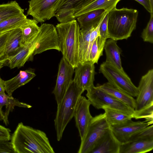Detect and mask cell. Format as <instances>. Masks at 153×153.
Here are the masks:
<instances>
[{
	"label": "cell",
	"mask_w": 153,
	"mask_h": 153,
	"mask_svg": "<svg viewBox=\"0 0 153 153\" xmlns=\"http://www.w3.org/2000/svg\"><path fill=\"white\" fill-rule=\"evenodd\" d=\"M16 153H54L44 131L19 123L10 138Z\"/></svg>",
	"instance_id": "6da1fadb"
},
{
	"label": "cell",
	"mask_w": 153,
	"mask_h": 153,
	"mask_svg": "<svg viewBox=\"0 0 153 153\" xmlns=\"http://www.w3.org/2000/svg\"><path fill=\"white\" fill-rule=\"evenodd\" d=\"M138 12L136 9L115 7L108 13V38L115 41L127 39L135 29Z\"/></svg>",
	"instance_id": "7a4b0ae2"
},
{
	"label": "cell",
	"mask_w": 153,
	"mask_h": 153,
	"mask_svg": "<svg viewBox=\"0 0 153 153\" xmlns=\"http://www.w3.org/2000/svg\"><path fill=\"white\" fill-rule=\"evenodd\" d=\"M55 27L60 51L63 57L75 68L79 63V41L80 29L79 24L75 19L60 23Z\"/></svg>",
	"instance_id": "3957f363"
},
{
	"label": "cell",
	"mask_w": 153,
	"mask_h": 153,
	"mask_svg": "<svg viewBox=\"0 0 153 153\" xmlns=\"http://www.w3.org/2000/svg\"><path fill=\"white\" fill-rule=\"evenodd\" d=\"M84 92L73 81L62 100L57 105L54 124L58 141L62 139L67 125L74 117L78 100Z\"/></svg>",
	"instance_id": "277c9868"
},
{
	"label": "cell",
	"mask_w": 153,
	"mask_h": 153,
	"mask_svg": "<svg viewBox=\"0 0 153 153\" xmlns=\"http://www.w3.org/2000/svg\"><path fill=\"white\" fill-rule=\"evenodd\" d=\"M133 115L136 119L144 118L153 123V69L149 70L141 77L138 87Z\"/></svg>",
	"instance_id": "5b68a950"
},
{
	"label": "cell",
	"mask_w": 153,
	"mask_h": 153,
	"mask_svg": "<svg viewBox=\"0 0 153 153\" xmlns=\"http://www.w3.org/2000/svg\"><path fill=\"white\" fill-rule=\"evenodd\" d=\"M99 71L108 82L132 97H137L139 93L138 88L133 84L123 69H120L112 64L105 61L100 65Z\"/></svg>",
	"instance_id": "8992f818"
},
{
	"label": "cell",
	"mask_w": 153,
	"mask_h": 153,
	"mask_svg": "<svg viewBox=\"0 0 153 153\" xmlns=\"http://www.w3.org/2000/svg\"><path fill=\"white\" fill-rule=\"evenodd\" d=\"M86 96L91 105L97 109L107 106L118 110L133 117L134 109L97 87L93 85L87 91Z\"/></svg>",
	"instance_id": "52a82bcc"
},
{
	"label": "cell",
	"mask_w": 153,
	"mask_h": 153,
	"mask_svg": "<svg viewBox=\"0 0 153 153\" xmlns=\"http://www.w3.org/2000/svg\"><path fill=\"white\" fill-rule=\"evenodd\" d=\"M110 128L104 113L93 117L78 153H90L97 142Z\"/></svg>",
	"instance_id": "ba28073f"
},
{
	"label": "cell",
	"mask_w": 153,
	"mask_h": 153,
	"mask_svg": "<svg viewBox=\"0 0 153 153\" xmlns=\"http://www.w3.org/2000/svg\"><path fill=\"white\" fill-rule=\"evenodd\" d=\"M62 0H31L28 1L27 15H30L38 23H42L55 16Z\"/></svg>",
	"instance_id": "9c48e42d"
},
{
	"label": "cell",
	"mask_w": 153,
	"mask_h": 153,
	"mask_svg": "<svg viewBox=\"0 0 153 153\" xmlns=\"http://www.w3.org/2000/svg\"><path fill=\"white\" fill-rule=\"evenodd\" d=\"M39 27V38L36 44L33 56L51 49L60 51L56 27L52 24L43 23Z\"/></svg>",
	"instance_id": "30bf717a"
},
{
	"label": "cell",
	"mask_w": 153,
	"mask_h": 153,
	"mask_svg": "<svg viewBox=\"0 0 153 153\" xmlns=\"http://www.w3.org/2000/svg\"><path fill=\"white\" fill-rule=\"evenodd\" d=\"M74 70V68L62 57L59 65L56 83L52 91L57 105L62 100L73 81Z\"/></svg>",
	"instance_id": "8fae6325"
},
{
	"label": "cell",
	"mask_w": 153,
	"mask_h": 153,
	"mask_svg": "<svg viewBox=\"0 0 153 153\" xmlns=\"http://www.w3.org/2000/svg\"><path fill=\"white\" fill-rule=\"evenodd\" d=\"M89 101L82 95L79 97L74 117L78 130L81 141L84 138L93 117L91 115Z\"/></svg>",
	"instance_id": "7c38bea8"
},
{
	"label": "cell",
	"mask_w": 153,
	"mask_h": 153,
	"mask_svg": "<svg viewBox=\"0 0 153 153\" xmlns=\"http://www.w3.org/2000/svg\"><path fill=\"white\" fill-rule=\"evenodd\" d=\"M96 0H62L55 16L60 23L74 20L73 16L81 10Z\"/></svg>",
	"instance_id": "4fadbf2b"
},
{
	"label": "cell",
	"mask_w": 153,
	"mask_h": 153,
	"mask_svg": "<svg viewBox=\"0 0 153 153\" xmlns=\"http://www.w3.org/2000/svg\"><path fill=\"white\" fill-rule=\"evenodd\" d=\"M73 81L84 91L94 85L95 74V67L90 61L79 63L75 68Z\"/></svg>",
	"instance_id": "5bb4252c"
},
{
	"label": "cell",
	"mask_w": 153,
	"mask_h": 153,
	"mask_svg": "<svg viewBox=\"0 0 153 153\" xmlns=\"http://www.w3.org/2000/svg\"><path fill=\"white\" fill-rule=\"evenodd\" d=\"M22 40L21 28H16L10 31L7 41L0 49V64H4L10 57L16 54L23 47Z\"/></svg>",
	"instance_id": "9a60e30c"
},
{
	"label": "cell",
	"mask_w": 153,
	"mask_h": 153,
	"mask_svg": "<svg viewBox=\"0 0 153 153\" xmlns=\"http://www.w3.org/2000/svg\"><path fill=\"white\" fill-rule=\"evenodd\" d=\"M151 124H153L145 121H133L131 120L120 125L110 128L116 139L122 144L127 142L135 133Z\"/></svg>",
	"instance_id": "2e32d148"
},
{
	"label": "cell",
	"mask_w": 153,
	"mask_h": 153,
	"mask_svg": "<svg viewBox=\"0 0 153 153\" xmlns=\"http://www.w3.org/2000/svg\"><path fill=\"white\" fill-rule=\"evenodd\" d=\"M121 144L110 128L97 142L90 153H119Z\"/></svg>",
	"instance_id": "e0dca14e"
},
{
	"label": "cell",
	"mask_w": 153,
	"mask_h": 153,
	"mask_svg": "<svg viewBox=\"0 0 153 153\" xmlns=\"http://www.w3.org/2000/svg\"><path fill=\"white\" fill-rule=\"evenodd\" d=\"M39 36L38 33L31 42L22 47L16 54L8 59L7 61L10 69L23 66L27 61L33 58L36 44Z\"/></svg>",
	"instance_id": "ac0fdd59"
},
{
	"label": "cell",
	"mask_w": 153,
	"mask_h": 153,
	"mask_svg": "<svg viewBox=\"0 0 153 153\" xmlns=\"http://www.w3.org/2000/svg\"><path fill=\"white\" fill-rule=\"evenodd\" d=\"M36 76L33 69L29 68L25 71H20L15 77L4 81L5 91L7 94L12 96L15 90L29 82Z\"/></svg>",
	"instance_id": "d6986e66"
},
{
	"label": "cell",
	"mask_w": 153,
	"mask_h": 153,
	"mask_svg": "<svg viewBox=\"0 0 153 153\" xmlns=\"http://www.w3.org/2000/svg\"><path fill=\"white\" fill-rule=\"evenodd\" d=\"M108 12L103 9L90 11L81 14L76 19L81 29L98 25Z\"/></svg>",
	"instance_id": "ffe728a7"
},
{
	"label": "cell",
	"mask_w": 153,
	"mask_h": 153,
	"mask_svg": "<svg viewBox=\"0 0 153 153\" xmlns=\"http://www.w3.org/2000/svg\"><path fill=\"white\" fill-rule=\"evenodd\" d=\"M97 87L134 109L135 99L125 91L108 82L102 85L98 84Z\"/></svg>",
	"instance_id": "44dd1931"
},
{
	"label": "cell",
	"mask_w": 153,
	"mask_h": 153,
	"mask_svg": "<svg viewBox=\"0 0 153 153\" xmlns=\"http://www.w3.org/2000/svg\"><path fill=\"white\" fill-rule=\"evenodd\" d=\"M153 149V140H135L121 144L119 153H145Z\"/></svg>",
	"instance_id": "7402d4cb"
},
{
	"label": "cell",
	"mask_w": 153,
	"mask_h": 153,
	"mask_svg": "<svg viewBox=\"0 0 153 153\" xmlns=\"http://www.w3.org/2000/svg\"><path fill=\"white\" fill-rule=\"evenodd\" d=\"M97 26L80 30L79 41V63L82 64L89 61V50L90 35L92 31Z\"/></svg>",
	"instance_id": "603a6c76"
},
{
	"label": "cell",
	"mask_w": 153,
	"mask_h": 153,
	"mask_svg": "<svg viewBox=\"0 0 153 153\" xmlns=\"http://www.w3.org/2000/svg\"><path fill=\"white\" fill-rule=\"evenodd\" d=\"M109 39L106 40L104 46L106 56L105 61L112 64L120 69L123 70L120 58L122 50L117 45L116 41Z\"/></svg>",
	"instance_id": "cb8c5ba5"
},
{
	"label": "cell",
	"mask_w": 153,
	"mask_h": 153,
	"mask_svg": "<svg viewBox=\"0 0 153 153\" xmlns=\"http://www.w3.org/2000/svg\"><path fill=\"white\" fill-rule=\"evenodd\" d=\"M4 106H5V111L4 112L3 120L6 126L9 124L8 116L9 113L13 111L15 106L27 108L32 107L30 105L19 101L18 100L14 98L12 95L0 93V108L2 109Z\"/></svg>",
	"instance_id": "d4e9b609"
},
{
	"label": "cell",
	"mask_w": 153,
	"mask_h": 153,
	"mask_svg": "<svg viewBox=\"0 0 153 153\" xmlns=\"http://www.w3.org/2000/svg\"><path fill=\"white\" fill-rule=\"evenodd\" d=\"M37 24L35 20L27 19L20 27L22 33V45L23 47L31 42L38 34L40 27Z\"/></svg>",
	"instance_id": "484cf974"
},
{
	"label": "cell",
	"mask_w": 153,
	"mask_h": 153,
	"mask_svg": "<svg viewBox=\"0 0 153 153\" xmlns=\"http://www.w3.org/2000/svg\"><path fill=\"white\" fill-rule=\"evenodd\" d=\"M106 119L110 127H114L122 125L133 118L131 116L121 111L103 106Z\"/></svg>",
	"instance_id": "4316f807"
},
{
	"label": "cell",
	"mask_w": 153,
	"mask_h": 153,
	"mask_svg": "<svg viewBox=\"0 0 153 153\" xmlns=\"http://www.w3.org/2000/svg\"><path fill=\"white\" fill-rule=\"evenodd\" d=\"M121 0H96L92 3L75 13L73 16L75 19L79 15L94 10L103 9L107 12L116 7V5Z\"/></svg>",
	"instance_id": "83f0119b"
},
{
	"label": "cell",
	"mask_w": 153,
	"mask_h": 153,
	"mask_svg": "<svg viewBox=\"0 0 153 153\" xmlns=\"http://www.w3.org/2000/svg\"><path fill=\"white\" fill-rule=\"evenodd\" d=\"M24 10L16 1L0 4V22L9 18L24 13Z\"/></svg>",
	"instance_id": "f1b7e54d"
},
{
	"label": "cell",
	"mask_w": 153,
	"mask_h": 153,
	"mask_svg": "<svg viewBox=\"0 0 153 153\" xmlns=\"http://www.w3.org/2000/svg\"><path fill=\"white\" fill-rule=\"evenodd\" d=\"M24 13L21 14L4 20L0 22V34L13 29L20 28L27 19Z\"/></svg>",
	"instance_id": "f546056e"
},
{
	"label": "cell",
	"mask_w": 153,
	"mask_h": 153,
	"mask_svg": "<svg viewBox=\"0 0 153 153\" xmlns=\"http://www.w3.org/2000/svg\"><path fill=\"white\" fill-rule=\"evenodd\" d=\"M150 140H153L152 124L135 133L130 138L127 142Z\"/></svg>",
	"instance_id": "4dcf8cb0"
},
{
	"label": "cell",
	"mask_w": 153,
	"mask_h": 153,
	"mask_svg": "<svg viewBox=\"0 0 153 153\" xmlns=\"http://www.w3.org/2000/svg\"><path fill=\"white\" fill-rule=\"evenodd\" d=\"M141 37L144 42L153 43V13H150L149 20L143 30Z\"/></svg>",
	"instance_id": "1f68e13d"
},
{
	"label": "cell",
	"mask_w": 153,
	"mask_h": 153,
	"mask_svg": "<svg viewBox=\"0 0 153 153\" xmlns=\"http://www.w3.org/2000/svg\"><path fill=\"white\" fill-rule=\"evenodd\" d=\"M103 53L100 51L98 48L97 38L94 40L91 47L89 55V61L93 64H97L100 56Z\"/></svg>",
	"instance_id": "d6a6232c"
},
{
	"label": "cell",
	"mask_w": 153,
	"mask_h": 153,
	"mask_svg": "<svg viewBox=\"0 0 153 153\" xmlns=\"http://www.w3.org/2000/svg\"><path fill=\"white\" fill-rule=\"evenodd\" d=\"M108 13L102 20L99 29V37L102 40L106 41L108 38Z\"/></svg>",
	"instance_id": "836d02e7"
},
{
	"label": "cell",
	"mask_w": 153,
	"mask_h": 153,
	"mask_svg": "<svg viewBox=\"0 0 153 153\" xmlns=\"http://www.w3.org/2000/svg\"><path fill=\"white\" fill-rule=\"evenodd\" d=\"M10 129L0 124V143L10 140Z\"/></svg>",
	"instance_id": "e575fe53"
},
{
	"label": "cell",
	"mask_w": 153,
	"mask_h": 153,
	"mask_svg": "<svg viewBox=\"0 0 153 153\" xmlns=\"http://www.w3.org/2000/svg\"><path fill=\"white\" fill-rule=\"evenodd\" d=\"M0 153H16L11 142L0 143Z\"/></svg>",
	"instance_id": "d590c367"
},
{
	"label": "cell",
	"mask_w": 153,
	"mask_h": 153,
	"mask_svg": "<svg viewBox=\"0 0 153 153\" xmlns=\"http://www.w3.org/2000/svg\"><path fill=\"white\" fill-rule=\"evenodd\" d=\"M141 4L150 13H153V6L150 0H134Z\"/></svg>",
	"instance_id": "8d00e7d4"
},
{
	"label": "cell",
	"mask_w": 153,
	"mask_h": 153,
	"mask_svg": "<svg viewBox=\"0 0 153 153\" xmlns=\"http://www.w3.org/2000/svg\"><path fill=\"white\" fill-rule=\"evenodd\" d=\"M10 31L0 34V49L4 45L7 41L9 35Z\"/></svg>",
	"instance_id": "74e56055"
},
{
	"label": "cell",
	"mask_w": 153,
	"mask_h": 153,
	"mask_svg": "<svg viewBox=\"0 0 153 153\" xmlns=\"http://www.w3.org/2000/svg\"><path fill=\"white\" fill-rule=\"evenodd\" d=\"M5 91L4 81L1 78L0 76V93L5 94Z\"/></svg>",
	"instance_id": "f35d334b"
},
{
	"label": "cell",
	"mask_w": 153,
	"mask_h": 153,
	"mask_svg": "<svg viewBox=\"0 0 153 153\" xmlns=\"http://www.w3.org/2000/svg\"><path fill=\"white\" fill-rule=\"evenodd\" d=\"M4 117V112L0 108V120H3Z\"/></svg>",
	"instance_id": "ab89813d"
},
{
	"label": "cell",
	"mask_w": 153,
	"mask_h": 153,
	"mask_svg": "<svg viewBox=\"0 0 153 153\" xmlns=\"http://www.w3.org/2000/svg\"><path fill=\"white\" fill-rule=\"evenodd\" d=\"M152 5L153 6V0H150Z\"/></svg>",
	"instance_id": "60d3db41"
},
{
	"label": "cell",
	"mask_w": 153,
	"mask_h": 153,
	"mask_svg": "<svg viewBox=\"0 0 153 153\" xmlns=\"http://www.w3.org/2000/svg\"><path fill=\"white\" fill-rule=\"evenodd\" d=\"M2 66V65L0 64V68H1Z\"/></svg>",
	"instance_id": "b9f144b4"
},
{
	"label": "cell",
	"mask_w": 153,
	"mask_h": 153,
	"mask_svg": "<svg viewBox=\"0 0 153 153\" xmlns=\"http://www.w3.org/2000/svg\"></svg>",
	"instance_id": "7bdbcfd3"
}]
</instances>
